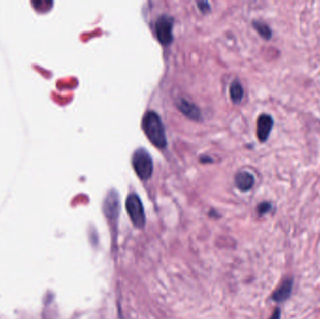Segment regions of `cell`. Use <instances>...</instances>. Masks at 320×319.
<instances>
[{"label": "cell", "mask_w": 320, "mask_h": 319, "mask_svg": "<svg viewBox=\"0 0 320 319\" xmlns=\"http://www.w3.org/2000/svg\"><path fill=\"white\" fill-rule=\"evenodd\" d=\"M142 129L150 142L155 147L163 149L167 146L166 131L159 115L154 111H148L142 118Z\"/></svg>", "instance_id": "cell-1"}, {"label": "cell", "mask_w": 320, "mask_h": 319, "mask_svg": "<svg viewBox=\"0 0 320 319\" xmlns=\"http://www.w3.org/2000/svg\"><path fill=\"white\" fill-rule=\"evenodd\" d=\"M132 166L137 175L142 180H147L152 176L154 166L153 160L148 151L144 148H139L132 155Z\"/></svg>", "instance_id": "cell-2"}, {"label": "cell", "mask_w": 320, "mask_h": 319, "mask_svg": "<svg viewBox=\"0 0 320 319\" xmlns=\"http://www.w3.org/2000/svg\"><path fill=\"white\" fill-rule=\"evenodd\" d=\"M125 209L133 225L138 229H143L145 226V213L140 197L135 193L127 196Z\"/></svg>", "instance_id": "cell-3"}, {"label": "cell", "mask_w": 320, "mask_h": 319, "mask_svg": "<svg viewBox=\"0 0 320 319\" xmlns=\"http://www.w3.org/2000/svg\"><path fill=\"white\" fill-rule=\"evenodd\" d=\"M173 20L169 15H161L155 22V32L157 39L163 45H168L172 42Z\"/></svg>", "instance_id": "cell-4"}, {"label": "cell", "mask_w": 320, "mask_h": 319, "mask_svg": "<svg viewBox=\"0 0 320 319\" xmlns=\"http://www.w3.org/2000/svg\"><path fill=\"white\" fill-rule=\"evenodd\" d=\"M103 212L110 221H114L118 218L120 199L117 191L111 190L107 193L106 198L103 201Z\"/></svg>", "instance_id": "cell-5"}, {"label": "cell", "mask_w": 320, "mask_h": 319, "mask_svg": "<svg viewBox=\"0 0 320 319\" xmlns=\"http://www.w3.org/2000/svg\"><path fill=\"white\" fill-rule=\"evenodd\" d=\"M273 126V119L269 114H261L257 121V136L261 142H266Z\"/></svg>", "instance_id": "cell-6"}, {"label": "cell", "mask_w": 320, "mask_h": 319, "mask_svg": "<svg viewBox=\"0 0 320 319\" xmlns=\"http://www.w3.org/2000/svg\"><path fill=\"white\" fill-rule=\"evenodd\" d=\"M176 105H177L178 109L183 112L184 115H186L188 118L195 120V121H199L202 119V112L194 103H191L184 99H180L177 101Z\"/></svg>", "instance_id": "cell-7"}, {"label": "cell", "mask_w": 320, "mask_h": 319, "mask_svg": "<svg viewBox=\"0 0 320 319\" xmlns=\"http://www.w3.org/2000/svg\"><path fill=\"white\" fill-rule=\"evenodd\" d=\"M254 183H255V178L250 172H238L235 176V184L238 188L243 192L251 189Z\"/></svg>", "instance_id": "cell-8"}, {"label": "cell", "mask_w": 320, "mask_h": 319, "mask_svg": "<svg viewBox=\"0 0 320 319\" xmlns=\"http://www.w3.org/2000/svg\"><path fill=\"white\" fill-rule=\"evenodd\" d=\"M293 281L292 279H286L284 283L280 285L278 290H275L272 295V300L276 302H283L286 301L292 291Z\"/></svg>", "instance_id": "cell-9"}, {"label": "cell", "mask_w": 320, "mask_h": 319, "mask_svg": "<svg viewBox=\"0 0 320 319\" xmlns=\"http://www.w3.org/2000/svg\"><path fill=\"white\" fill-rule=\"evenodd\" d=\"M230 95H231V101H233L234 103H239L243 100V85L238 80H235L231 83V86H230Z\"/></svg>", "instance_id": "cell-10"}, {"label": "cell", "mask_w": 320, "mask_h": 319, "mask_svg": "<svg viewBox=\"0 0 320 319\" xmlns=\"http://www.w3.org/2000/svg\"><path fill=\"white\" fill-rule=\"evenodd\" d=\"M253 26L255 27V30L259 32V34L263 37L265 40H270L272 38V30L270 28V26L268 24H265L264 22L261 21H253Z\"/></svg>", "instance_id": "cell-11"}, {"label": "cell", "mask_w": 320, "mask_h": 319, "mask_svg": "<svg viewBox=\"0 0 320 319\" xmlns=\"http://www.w3.org/2000/svg\"><path fill=\"white\" fill-rule=\"evenodd\" d=\"M271 209H272V204L270 202L264 201V202H261L259 204V206L257 208V211L260 214H265L268 212H270Z\"/></svg>", "instance_id": "cell-12"}, {"label": "cell", "mask_w": 320, "mask_h": 319, "mask_svg": "<svg viewBox=\"0 0 320 319\" xmlns=\"http://www.w3.org/2000/svg\"><path fill=\"white\" fill-rule=\"evenodd\" d=\"M197 5H198L199 9H200L202 12H207L211 10L210 4H209V2H207V1H199V2H197Z\"/></svg>", "instance_id": "cell-13"}, {"label": "cell", "mask_w": 320, "mask_h": 319, "mask_svg": "<svg viewBox=\"0 0 320 319\" xmlns=\"http://www.w3.org/2000/svg\"><path fill=\"white\" fill-rule=\"evenodd\" d=\"M281 317V312H280V309H276L275 311H274V313H273V315H272V317L270 319H280Z\"/></svg>", "instance_id": "cell-14"}]
</instances>
